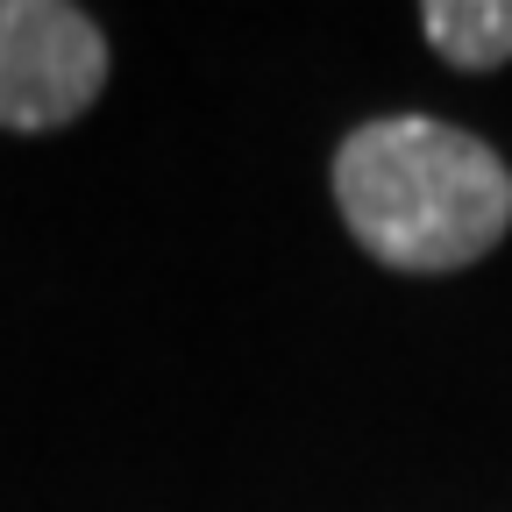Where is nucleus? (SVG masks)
<instances>
[{
  "mask_svg": "<svg viewBox=\"0 0 512 512\" xmlns=\"http://www.w3.org/2000/svg\"><path fill=\"white\" fill-rule=\"evenodd\" d=\"M335 207L349 235L384 271H470L512 228V171L505 157L456 121L384 114L342 136L335 150Z\"/></svg>",
  "mask_w": 512,
  "mask_h": 512,
  "instance_id": "nucleus-1",
  "label": "nucleus"
},
{
  "mask_svg": "<svg viewBox=\"0 0 512 512\" xmlns=\"http://www.w3.org/2000/svg\"><path fill=\"white\" fill-rule=\"evenodd\" d=\"M107 86V36L72 0H0V128L43 136Z\"/></svg>",
  "mask_w": 512,
  "mask_h": 512,
  "instance_id": "nucleus-2",
  "label": "nucleus"
},
{
  "mask_svg": "<svg viewBox=\"0 0 512 512\" xmlns=\"http://www.w3.org/2000/svg\"><path fill=\"white\" fill-rule=\"evenodd\" d=\"M420 29L456 72H498L512 57V0H427Z\"/></svg>",
  "mask_w": 512,
  "mask_h": 512,
  "instance_id": "nucleus-3",
  "label": "nucleus"
}]
</instances>
